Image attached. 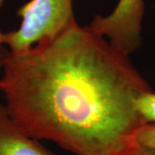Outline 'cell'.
<instances>
[{"label": "cell", "instance_id": "cell-1", "mask_svg": "<svg viewBox=\"0 0 155 155\" xmlns=\"http://www.w3.org/2000/svg\"><path fill=\"white\" fill-rule=\"evenodd\" d=\"M1 72L6 110L28 136L75 155H123L136 145L145 123L136 102L152 89L129 55L89 25L10 52Z\"/></svg>", "mask_w": 155, "mask_h": 155}, {"label": "cell", "instance_id": "cell-2", "mask_svg": "<svg viewBox=\"0 0 155 155\" xmlns=\"http://www.w3.org/2000/svg\"><path fill=\"white\" fill-rule=\"evenodd\" d=\"M19 28L3 32L0 44L11 53H19L35 45L48 42L75 25L72 0H30L17 11Z\"/></svg>", "mask_w": 155, "mask_h": 155}, {"label": "cell", "instance_id": "cell-3", "mask_svg": "<svg viewBox=\"0 0 155 155\" xmlns=\"http://www.w3.org/2000/svg\"><path fill=\"white\" fill-rule=\"evenodd\" d=\"M143 0H119L107 16H95L89 25L116 49L130 55L141 46Z\"/></svg>", "mask_w": 155, "mask_h": 155}, {"label": "cell", "instance_id": "cell-4", "mask_svg": "<svg viewBox=\"0 0 155 155\" xmlns=\"http://www.w3.org/2000/svg\"><path fill=\"white\" fill-rule=\"evenodd\" d=\"M0 155L55 154L21 130L0 104Z\"/></svg>", "mask_w": 155, "mask_h": 155}, {"label": "cell", "instance_id": "cell-5", "mask_svg": "<svg viewBox=\"0 0 155 155\" xmlns=\"http://www.w3.org/2000/svg\"><path fill=\"white\" fill-rule=\"evenodd\" d=\"M136 107L145 123H155V92L150 91L141 95L136 102Z\"/></svg>", "mask_w": 155, "mask_h": 155}, {"label": "cell", "instance_id": "cell-6", "mask_svg": "<svg viewBox=\"0 0 155 155\" xmlns=\"http://www.w3.org/2000/svg\"><path fill=\"white\" fill-rule=\"evenodd\" d=\"M135 144L155 151V123H144L134 135Z\"/></svg>", "mask_w": 155, "mask_h": 155}, {"label": "cell", "instance_id": "cell-7", "mask_svg": "<svg viewBox=\"0 0 155 155\" xmlns=\"http://www.w3.org/2000/svg\"><path fill=\"white\" fill-rule=\"evenodd\" d=\"M123 155H155V151L135 145Z\"/></svg>", "mask_w": 155, "mask_h": 155}, {"label": "cell", "instance_id": "cell-8", "mask_svg": "<svg viewBox=\"0 0 155 155\" xmlns=\"http://www.w3.org/2000/svg\"><path fill=\"white\" fill-rule=\"evenodd\" d=\"M9 49L6 48L5 46L0 44V72L2 71L3 67L5 65L7 57L9 55Z\"/></svg>", "mask_w": 155, "mask_h": 155}, {"label": "cell", "instance_id": "cell-9", "mask_svg": "<svg viewBox=\"0 0 155 155\" xmlns=\"http://www.w3.org/2000/svg\"><path fill=\"white\" fill-rule=\"evenodd\" d=\"M4 1L5 0H0V8L2 7V5H3V4H4Z\"/></svg>", "mask_w": 155, "mask_h": 155}]
</instances>
